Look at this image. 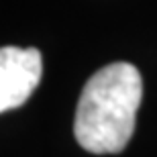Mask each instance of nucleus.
Listing matches in <instances>:
<instances>
[{
    "instance_id": "nucleus-1",
    "label": "nucleus",
    "mask_w": 157,
    "mask_h": 157,
    "mask_svg": "<svg viewBox=\"0 0 157 157\" xmlns=\"http://www.w3.org/2000/svg\"><path fill=\"white\" fill-rule=\"evenodd\" d=\"M143 98V80L133 63L117 61L98 70L82 90L74 133L80 147L104 155L121 153L133 137Z\"/></svg>"
},
{
    "instance_id": "nucleus-2",
    "label": "nucleus",
    "mask_w": 157,
    "mask_h": 157,
    "mask_svg": "<svg viewBox=\"0 0 157 157\" xmlns=\"http://www.w3.org/2000/svg\"><path fill=\"white\" fill-rule=\"evenodd\" d=\"M43 59L39 49L0 47V112L18 108L41 82Z\"/></svg>"
}]
</instances>
